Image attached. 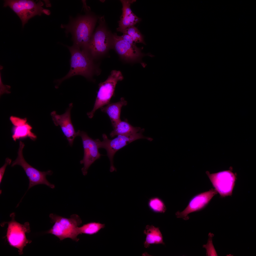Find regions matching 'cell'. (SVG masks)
<instances>
[{"label": "cell", "mask_w": 256, "mask_h": 256, "mask_svg": "<svg viewBox=\"0 0 256 256\" xmlns=\"http://www.w3.org/2000/svg\"><path fill=\"white\" fill-rule=\"evenodd\" d=\"M69 24L61 26L66 29L67 33H71L73 46L80 48L87 47L91 38V34L96 22L95 18L90 15L71 18Z\"/></svg>", "instance_id": "1"}, {"label": "cell", "mask_w": 256, "mask_h": 256, "mask_svg": "<svg viewBox=\"0 0 256 256\" xmlns=\"http://www.w3.org/2000/svg\"><path fill=\"white\" fill-rule=\"evenodd\" d=\"M49 217L54 224L46 233L54 235L60 241L66 238H70L76 242L79 240L77 237V230L82 221L78 215L73 214L69 218H67L51 213Z\"/></svg>", "instance_id": "2"}, {"label": "cell", "mask_w": 256, "mask_h": 256, "mask_svg": "<svg viewBox=\"0 0 256 256\" xmlns=\"http://www.w3.org/2000/svg\"><path fill=\"white\" fill-rule=\"evenodd\" d=\"M71 54L70 70L65 76L56 81V88L64 80L73 76L81 75L87 78L91 75L93 69L91 61L86 52L74 46H67Z\"/></svg>", "instance_id": "3"}, {"label": "cell", "mask_w": 256, "mask_h": 256, "mask_svg": "<svg viewBox=\"0 0 256 256\" xmlns=\"http://www.w3.org/2000/svg\"><path fill=\"white\" fill-rule=\"evenodd\" d=\"M144 129H141L139 133L130 134L119 135L113 139H109L106 135L102 134L103 140L101 141L99 139H96L98 148H103L106 151L107 155L109 159L110 167V171L112 172L116 171L114 165L113 158L114 154L118 151L127 145L137 140L145 139L150 141L151 138L144 136L142 133Z\"/></svg>", "instance_id": "4"}, {"label": "cell", "mask_w": 256, "mask_h": 256, "mask_svg": "<svg viewBox=\"0 0 256 256\" xmlns=\"http://www.w3.org/2000/svg\"><path fill=\"white\" fill-rule=\"evenodd\" d=\"M24 146L23 143L20 141L18 156L11 165L12 167L16 165L21 166L24 170L29 180L28 189L21 200L28 190L35 185L44 184L52 189H54L55 187V185L50 183L46 178L47 175H51L52 174L53 172L52 171L49 170L46 171H40L32 166L25 161L23 154V149Z\"/></svg>", "instance_id": "5"}, {"label": "cell", "mask_w": 256, "mask_h": 256, "mask_svg": "<svg viewBox=\"0 0 256 256\" xmlns=\"http://www.w3.org/2000/svg\"><path fill=\"white\" fill-rule=\"evenodd\" d=\"M123 79V77L120 71L113 70L106 80L100 84L93 108L91 112L87 114L89 118L93 117L98 109L110 103L113 95L117 83Z\"/></svg>", "instance_id": "6"}, {"label": "cell", "mask_w": 256, "mask_h": 256, "mask_svg": "<svg viewBox=\"0 0 256 256\" xmlns=\"http://www.w3.org/2000/svg\"><path fill=\"white\" fill-rule=\"evenodd\" d=\"M43 5L40 0L37 2L30 0H4L3 6L9 7L17 15L23 27L30 19L43 13Z\"/></svg>", "instance_id": "7"}, {"label": "cell", "mask_w": 256, "mask_h": 256, "mask_svg": "<svg viewBox=\"0 0 256 256\" xmlns=\"http://www.w3.org/2000/svg\"><path fill=\"white\" fill-rule=\"evenodd\" d=\"M10 215L12 219L7 222V238L10 245L18 248L19 254H22L24 247L31 242L27 239L25 235L26 233L29 232L30 230L29 223L27 222L21 224L15 220L14 213Z\"/></svg>", "instance_id": "8"}, {"label": "cell", "mask_w": 256, "mask_h": 256, "mask_svg": "<svg viewBox=\"0 0 256 256\" xmlns=\"http://www.w3.org/2000/svg\"><path fill=\"white\" fill-rule=\"evenodd\" d=\"M215 189L221 196L231 195L236 180V176L230 170L210 174L206 172Z\"/></svg>", "instance_id": "9"}, {"label": "cell", "mask_w": 256, "mask_h": 256, "mask_svg": "<svg viewBox=\"0 0 256 256\" xmlns=\"http://www.w3.org/2000/svg\"><path fill=\"white\" fill-rule=\"evenodd\" d=\"M79 136L81 138L84 150L83 157L80 163L84 165L81 171L83 174L86 176L90 166L99 159L101 155L99 152L96 139L94 140L90 137L83 131H80Z\"/></svg>", "instance_id": "10"}, {"label": "cell", "mask_w": 256, "mask_h": 256, "mask_svg": "<svg viewBox=\"0 0 256 256\" xmlns=\"http://www.w3.org/2000/svg\"><path fill=\"white\" fill-rule=\"evenodd\" d=\"M73 107V103L69 105V107L63 114H57L55 111L51 113V115L55 125L60 126L64 135L66 137L70 146H72L74 139L79 136L80 131L76 132L72 124L71 117V111Z\"/></svg>", "instance_id": "11"}, {"label": "cell", "mask_w": 256, "mask_h": 256, "mask_svg": "<svg viewBox=\"0 0 256 256\" xmlns=\"http://www.w3.org/2000/svg\"><path fill=\"white\" fill-rule=\"evenodd\" d=\"M113 37L116 51L120 56L127 60L140 62L142 58L145 56H154L150 53L146 54L142 53V48H138L136 44H132L124 41L121 36L115 34Z\"/></svg>", "instance_id": "12"}, {"label": "cell", "mask_w": 256, "mask_h": 256, "mask_svg": "<svg viewBox=\"0 0 256 256\" xmlns=\"http://www.w3.org/2000/svg\"><path fill=\"white\" fill-rule=\"evenodd\" d=\"M217 193L215 189L212 188L208 191L195 196L191 199L187 207L183 211L176 212L175 215L177 217L182 218L185 220L188 219L189 214L203 209Z\"/></svg>", "instance_id": "13"}, {"label": "cell", "mask_w": 256, "mask_h": 256, "mask_svg": "<svg viewBox=\"0 0 256 256\" xmlns=\"http://www.w3.org/2000/svg\"><path fill=\"white\" fill-rule=\"evenodd\" d=\"M110 39L106 30L103 28H99L91 37L87 47L93 55L102 54L109 47Z\"/></svg>", "instance_id": "14"}, {"label": "cell", "mask_w": 256, "mask_h": 256, "mask_svg": "<svg viewBox=\"0 0 256 256\" xmlns=\"http://www.w3.org/2000/svg\"><path fill=\"white\" fill-rule=\"evenodd\" d=\"M10 119L13 125L12 137L14 141L27 137L32 140L36 139V136L32 132V127L27 122L26 118L21 119L12 116Z\"/></svg>", "instance_id": "15"}, {"label": "cell", "mask_w": 256, "mask_h": 256, "mask_svg": "<svg viewBox=\"0 0 256 256\" xmlns=\"http://www.w3.org/2000/svg\"><path fill=\"white\" fill-rule=\"evenodd\" d=\"M123 7L122 13L119 21L118 31L121 32L127 28L133 26L141 21V19L132 12L130 7L131 4L136 1L135 0H120Z\"/></svg>", "instance_id": "16"}, {"label": "cell", "mask_w": 256, "mask_h": 256, "mask_svg": "<svg viewBox=\"0 0 256 256\" xmlns=\"http://www.w3.org/2000/svg\"><path fill=\"white\" fill-rule=\"evenodd\" d=\"M127 104V101L123 97L118 102H110L106 106L100 108L102 112L106 114L109 116L113 128L121 120L120 116L122 107L126 105Z\"/></svg>", "instance_id": "17"}, {"label": "cell", "mask_w": 256, "mask_h": 256, "mask_svg": "<svg viewBox=\"0 0 256 256\" xmlns=\"http://www.w3.org/2000/svg\"><path fill=\"white\" fill-rule=\"evenodd\" d=\"M143 233L146 235L144 243L145 247H149L151 244H165L162 235L159 228L155 227L152 225H147Z\"/></svg>", "instance_id": "18"}, {"label": "cell", "mask_w": 256, "mask_h": 256, "mask_svg": "<svg viewBox=\"0 0 256 256\" xmlns=\"http://www.w3.org/2000/svg\"><path fill=\"white\" fill-rule=\"evenodd\" d=\"M113 128L114 130L110 134V137L112 138L117 135L136 133L141 129L139 127H133L127 120H121Z\"/></svg>", "instance_id": "19"}, {"label": "cell", "mask_w": 256, "mask_h": 256, "mask_svg": "<svg viewBox=\"0 0 256 256\" xmlns=\"http://www.w3.org/2000/svg\"><path fill=\"white\" fill-rule=\"evenodd\" d=\"M105 227V224L98 222H91L78 227L77 233L78 235L82 233L91 235L96 234Z\"/></svg>", "instance_id": "20"}, {"label": "cell", "mask_w": 256, "mask_h": 256, "mask_svg": "<svg viewBox=\"0 0 256 256\" xmlns=\"http://www.w3.org/2000/svg\"><path fill=\"white\" fill-rule=\"evenodd\" d=\"M148 206L153 212L158 213H164L166 208L163 201L157 197H152L149 200Z\"/></svg>", "instance_id": "21"}, {"label": "cell", "mask_w": 256, "mask_h": 256, "mask_svg": "<svg viewBox=\"0 0 256 256\" xmlns=\"http://www.w3.org/2000/svg\"><path fill=\"white\" fill-rule=\"evenodd\" d=\"M211 239L209 240L207 244L203 245L206 249L207 254L208 256H216V253L212 243Z\"/></svg>", "instance_id": "22"}, {"label": "cell", "mask_w": 256, "mask_h": 256, "mask_svg": "<svg viewBox=\"0 0 256 256\" xmlns=\"http://www.w3.org/2000/svg\"><path fill=\"white\" fill-rule=\"evenodd\" d=\"M131 37L135 43H142L146 45L143 37L139 30Z\"/></svg>", "instance_id": "23"}, {"label": "cell", "mask_w": 256, "mask_h": 256, "mask_svg": "<svg viewBox=\"0 0 256 256\" xmlns=\"http://www.w3.org/2000/svg\"><path fill=\"white\" fill-rule=\"evenodd\" d=\"M11 162V160L9 158H7L5 160L4 164L0 168V183H1L4 175L5 170L7 166L10 164Z\"/></svg>", "instance_id": "24"}, {"label": "cell", "mask_w": 256, "mask_h": 256, "mask_svg": "<svg viewBox=\"0 0 256 256\" xmlns=\"http://www.w3.org/2000/svg\"><path fill=\"white\" fill-rule=\"evenodd\" d=\"M138 30L134 26L128 27L123 30L121 32L132 37Z\"/></svg>", "instance_id": "25"}, {"label": "cell", "mask_w": 256, "mask_h": 256, "mask_svg": "<svg viewBox=\"0 0 256 256\" xmlns=\"http://www.w3.org/2000/svg\"><path fill=\"white\" fill-rule=\"evenodd\" d=\"M121 36L122 39L124 41L132 44H136V43L133 41L132 37L128 35L123 34Z\"/></svg>", "instance_id": "26"}, {"label": "cell", "mask_w": 256, "mask_h": 256, "mask_svg": "<svg viewBox=\"0 0 256 256\" xmlns=\"http://www.w3.org/2000/svg\"><path fill=\"white\" fill-rule=\"evenodd\" d=\"M43 13L48 15H49L50 14V11L48 9H44L43 11Z\"/></svg>", "instance_id": "27"}]
</instances>
